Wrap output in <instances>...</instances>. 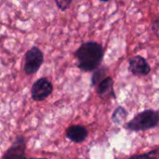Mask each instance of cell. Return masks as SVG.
Wrapping results in <instances>:
<instances>
[{
    "label": "cell",
    "instance_id": "cell-1",
    "mask_svg": "<svg viewBox=\"0 0 159 159\" xmlns=\"http://www.w3.org/2000/svg\"><path fill=\"white\" fill-rule=\"evenodd\" d=\"M77 60V67L83 72L95 71L102 61L104 49L97 42L89 41L83 43L75 52Z\"/></svg>",
    "mask_w": 159,
    "mask_h": 159
},
{
    "label": "cell",
    "instance_id": "cell-2",
    "mask_svg": "<svg viewBox=\"0 0 159 159\" xmlns=\"http://www.w3.org/2000/svg\"><path fill=\"white\" fill-rule=\"evenodd\" d=\"M158 123V112L148 109L137 114L130 121L126 124L125 129L130 131H145L156 128Z\"/></svg>",
    "mask_w": 159,
    "mask_h": 159
},
{
    "label": "cell",
    "instance_id": "cell-3",
    "mask_svg": "<svg viewBox=\"0 0 159 159\" xmlns=\"http://www.w3.org/2000/svg\"><path fill=\"white\" fill-rule=\"evenodd\" d=\"M44 62V54L40 48L34 46L25 54L24 72L26 75H32L36 74Z\"/></svg>",
    "mask_w": 159,
    "mask_h": 159
},
{
    "label": "cell",
    "instance_id": "cell-4",
    "mask_svg": "<svg viewBox=\"0 0 159 159\" xmlns=\"http://www.w3.org/2000/svg\"><path fill=\"white\" fill-rule=\"evenodd\" d=\"M53 91L52 83L46 77L37 79L31 88V97L34 102L46 100Z\"/></svg>",
    "mask_w": 159,
    "mask_h": 159
},
{
    "label": "cell",
    "instance_id": "cell-5",
    "mask_svg": "<svg viewBox=\"0 0 159 159\" xmlns=\"http://www.w3.org/2000/svg\"><path fill=\"white\" fill-rule=\"evenodd\" d=\"M26 142L23 136H18L9 148L6 151L2 159H29L25 157Z\"/></svg>",
    "mask_w": 159,
    "mask_h": 159
},
{
    "label": "cell",
    "instance_id": "cell-6",
    "mask_svg": "<svg viewBox=\"0 0 159 159\" xmlns=\"http://www.w3.org/2000/svg\"><path fill=\"white\" fill-rule=\"evenodd\" d=\"M129 70L133 75L143 76L151 72V67L143 57L136 55L129 60Z\"/></svg>",
    "mask_w": 159,
    "mask_h": 159
},
{
    "label": "cell",
    "instance_id": "cell-7",
    "mask_svg": "<svg viewBox=\"0 0 159 159\" xmlns=\"http://www.w3.org/2000/svg\"><path fill=\"white\" fill-rule=\"evenodd\" d=\"M88 130L81 125H73L66 129V137L73 143H80L88 138Z\"/></svg>",
    "mask_w": 159,
    "mask_h": 159
},
{
    "label": "cell",
    "instance_id": "cell-8",
    "mask_svg": "<svg viewBox=\"0 0 159 159\" xmlns=\"http://www.w3.org/2000/svg\"><path fill=\"white\" fill-rule=\"evenodd\" d=\"M97 94L102 100H107L109 98H116V93L114 91V81L113 78L107 76L102 80L97 87Z\"/></svg>",
    "mask_w": 159,
    "mask_h": 159
},
{
    "label": "cell",
    "instance_id": "cell-9",
    "mask_svg": "<svg viewBox=\"0 0 159 159\" xmlns=\"http://www.w3.org/2000/svg\"><path fill=\"white\" fill-rule=\"evenodd\" d=\"M128 117V112L127 110L122 107V106H118L113 113L112 115V119H113V122L117 124V125H121L123 122L126 121Z\"/></svg>",
    "mask_w": 159,
    "mask_h": 159
},
{
    "label": "cell",
    "instance_id": "cell-10",
    "mask_svg": "<svg viewBox=\"0 0 159 159\" xmlns=\"http://www.w3.org/2000/svg\"><path fill=\"white\" fill-rule=\"evenodd\" d=\"M106 68L105 67H100L97 68L92 76H91V86L93 87H98V85L106 78Z\"/></svg>",
    "mask_w": 159,
    "mask_h": 159
},
{
    "label": "cell",
    "instance_id": "cell-11",
    "mask_svg": "<svg viewBox=\"0 0 159 159\" xmlns=\"http://www.w3.org/2000/svg\"><path fill=\"white\" fill-rule=\"evenodd\" d=\"M128 159H159V148H157L155 150H152L144 154L132 156Z\"/></svg>",
    "mask_w": 159,
    "mask_h": 159
},
{
    "label": "cell",
    "instance_id": "cell-12",
    "mask_svg": "<svg viewBox=\"0 0 159 159\" xmlns=\"http://www.w3.org/2000/svg\"><path fill=\"white\" fill-rule=\"evenodd\" d=\"M55 3H56L58 8H59L60 10L64 11V10H66V9L69 8V7H70L71 4H72V1H71V0H70V1L61 0V1H55Z\"/></svg>",
    "mask_w": 159,
    "mask_h": 159
},
{
    "label": "cell",
    "instance_id": "cell-13",
    "mask_svg": "<svg viewBox=\"0 0 159 159\" xmlns=\"http://www.w3.org/2000/svg\"><path fill=\"white\" fill-rule=\"evenodd\" d=\"M152 28L155 32H159V14L152 23Z\"/></svg>",
    "mask_w": 159,
    "mask_h": 159
},
{
    "label": "cell",
    "instance_id": "cell-14",
    "mask_svg": "<svg viewBox=\"0 0 159 159\" xmlns=\"http://www.w3.org/2000/svg\"><path fill=\"white\" fill-rule=\"evenodd\" d=\"M29 159H48V158H29Z\"/></svg>",
    "mask_w": 159,
    "mask_h": 159
}]
</instances>
